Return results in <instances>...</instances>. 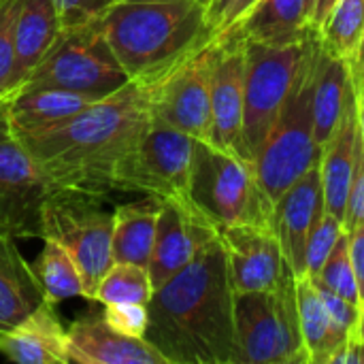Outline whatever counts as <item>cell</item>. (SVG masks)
Listing matches in <instances>:
<instances>
[{
	"instance_id": "40",
	"label": "cell",
	"mask_w": 364,
	"mask_h": 364,
	"mask_svg": "<svg viewBox=\"0 0 364 364\" xmlns=\"http://www.w3.org/2000/svg\"><path fill=\"white\" fill-rule=\"evenodd\" d=\"M230 0H211L207 6H205V21H207V28L209 32L215 30V26L220 23V19L224 17L226 9H228Z\"/></svg>"
},
{
	"instance_id": "26",
	"label": "cell",
	"mask_w": 364,
	"mask_h": 364,
	"mask_svg": "<svg viewBox=\"0 0 364 364\" xmlns=\"http://www.w3.org/2000/svg\"><path fill=\"white\" fill-rule=\"evenodd\" d=\"M62 32V23L53 0H19L15 21L17 75L19 85L26 75L43 60Z\"/></svg>"
},
{
	"instance_id": "25",
	"label": "cell",
	"mask_w": 364,
	"mask_h": 364,
	"mask_svg": "<svg viewBox=\"0 0 364 364\" xmlns=\"http://www.w3.org/2000/svg\"><path fill=\"white\" fill-rule=\"evenodd\" d=\"M296 301L309 360L311 364H331V358L343 348L352 333L343 328L328 311L309 275L296 277Z\"/></svg>"
},
{
	"instance_id": "1",
	"label": "cell",
	"mask_w": 364,
	"mask_h": 364,
	"mask_svg": "<svg viewBox=\"0 0 364 364\" xmlns=\"http://www.w3.org/2000/svg\"><path fill=\"white\" fill-rule=\"evenodd\" d=\"M166 70L130 79L122 90L94 100L79 113L17 136L53 183L107 198L115 192L117 166L154 122L151 98Z\"/></svg>"
},
{
	"instance_id": "10",
	"label": "cell",
	"mask_w": 364,
	"mask_h": 364,
	"mask_svg": "<svg viewBox=\"0 0 364 364\" xmlns=\"http://www.w3.org/2000/svg\"><path fill=\"white\" fill-rule=\"evenodd\" d=\"M215 53L218 41L213 36L203 38L162 75L151 98L156 122L209 145L213 139L211 79Z\"/></svg>"
},
{
	"instance_id": "43",
	"label": "cell",
	"mask_w": 364,
	"mask_h": 364,
	"mask_svg": "<svg viewBox=\"0 0 364 364\" xmlns=\"http://www.w3.org/2000/svg\"><path fill=\"white\" fill-rule=\"evenodd\" d=\"M198 2H200V4H205V6H207V4H209V2H211V0H198Z\"/></svg>"
},
{
	"instance_id": "5",
	"label": "cell",
	"mask_w": 364,
	"mask_h": 364,
	"mask_svg": "<svg viewBox=\"0 0 364 364\" xmlns=\"http://www.w3.org/2000/svg\"><path fill=\"white\" fill-rule=\"evenodd\" d=\"M316 43L318 34L314 32L286 102L254 160V171L273 200H277L311 166L320 164L322 158V147L316 141L314 128Z\"/></svg>"
},
{
	"instance_id": "16",
	"label": "cell",
	"mask_w": 364,
	"mask_h": 364,
	"mask_svg": "<svg viewBox=\"0 0 364 364\" xmlns=\"http://www.w3.org/2000/svg\"><path fill=\"white\" fill-rule=\"evenodd\" d=\"M322 213L324 188L320 164H316L275 200L273 228L279 237L284 256L296 277L305 275L307 239Z\"/></svg>"
},
{
	"instance_id": "19",
	"label": "cell",
	"mask_w": 364,
	"mask_h": 364,
	"mask_svg": "<svg viewBox=\"0 0 364 364\" xmlns=\"http://www.w3.org/2000/svg\"><path fill=\"white\" fill-rule=\"evenodd\" d=\"M311 34L305 17V0H258L228 30L213 38L241 36L264 45H292L307 41Z\"/></svg>"
},
{
	"instance_id": "44",
	"label": "cell",
	"mask_w": 364,
	"mask_h": 364,
	"mask_svg": "<svg viewBox=\"0 0 364 364\" xmlns=\"http://www.w3.org/2000/svg\"><path fill=\"white\" fill-rule=\"evenodd\" d=\"M0 100H2V98H0Z\"/></svg>"
},
{
	"instance_id": "22",
	"label": "cell",
	"mask_w": 364,
	"mask_h": 364,
	"mask_svg": "<svg viewBox=\"0 0 364 364\" xmlns=\"http://www.w3.org/2000/svg\"><path fill=\"white\" fill-rule=\"evenodd\" d=\"M43 301L36 273L17 250L15 237L0 232V331L21 322Z\"/></svg>"
},
{
	"instance_id": "21",
	"label": "cell",
	"mask_w": 364,
	"mask_h": 364,
	"mask_svg": "<svg viewBox=\"0 0 364 364\" xmlns=\"http://www.w3.org/2000/svg\"><path fill=\"white\" fill-rule=\"evenodd\" d=\"M358 115H356V92L346 107L339 128L331 136V141L322 147L320 173L324 188V209L333 213L337 220L346 218V205L356 162V141H358Z\"/></svg>"
},
{
	"instance_id": "31",
	"label": "cell",
	"mask_w": 364,
	"mask_h": 364,
	"mask_svg": "<svg viewBox=\"0 0 364 364\" xmlns=\"http://www.w3.org/2000/svg\"><path fill=\"white\" fill-rule=\"evenodd\" d=\"M19 0H0V98L11 96L19 87L15 21Z\"/></svg>"
},
{
	"instance_id": "35",
	"label": "cell",
	"mask_w": 364,
	"mask_h": 364,
	"mask_svg": "<svg viewBox=\"0 0 364 364\" xmlns=\"http://www.w3.org/2000/svg\"><path fill=\"white\" fill-rule=\"evenodd\" d=\"M364 224V141L363 134L358 132L356 141V162H354V173H352V183H350V194H348V205H346V218H343V230L352 232L354 228Z\"/></svg>"
},
{
	"instance_id": "42",
	"label": "cell",
	"mask_w": 364,
	"mask_h": 364,
	"mask_svg": "<svg viewBox=\"0 0 364 364\" xmlns=\"http://www.w3.org/2000/svg\"><path fill=\"white\" fill-rule=\"evenodd\" d=\"M352 68H354V70H364V41L363 47H360V53H358V60L352 64Z\"/></svg>"
},
{
	"instance_id": "18",
	"label": "cell",
	"mask_w": 364,
	"mask_h": 364,
	"mask_svg": "<svg viewBox=\"0 0 364 364\" xmlns=\"http://www.w3.org/2000/svg\"><path fill=\"white\" fill-rule=\"evenodd\" d=\"M55 305L43 301L15 326L0 331V354L19 364H68L66 326L58 320Z\"/></svg>"
},
{
	"instance_id": "29",
	"label": "cell",
	"mask_w": 364,
	"mask_h": 364,
	"mask_svg": "<svg viewBox=\"0 0 364 364\" xmlns=\"http://www.w3.org/2000/svg\"><path fill=\"white\" fill-rule=\"evenodd\" d=\"M151 294H154V286H151L147 267L113 262L98 286L96 303H100V305H119V303L147 305L151 301Z\"/></svg>"
},
{
	"instance_id": "13",
	"label": "cell",
	"mask_w": 364,
	"mask_h": 364,
	"mask_svg": "<svg viewBox=\"0 0 364 364\" xmlns=\"http://www.w3.org/2000/svg\"><path fill=\"white\" fill-rule=\"evenodd\" d=\"M226 254L228 277L235 294L275 290L290 269L273 226L243 224L218 232Z\"/></svg>"
},
{
	"instance_id": "17",
	"label": "cell",
	"mask_w": 364,
	"mask_h": 364,
	"mask_svg": "<svg viewBox=\"0 0 364 364\" xmlns=\"http://www.w3.org/2000/svg\"><path fill=\"white\" fill-rule=\"evenodd\" d=\"M66 354L75 364H168L147 339L117 333L102 314L66 326Z\"/></svg>"
},
{
	"instance_id": "28",
	"label": "cell",
	"mask_w": 364,
	"mask_h": 364,
	"mask_svg": "<svg viewBox=\"0 0 364 364\" xmlns=\"http://www.w3.org/2000/svg\"><path fill=\"white\" fill-rule=\"evenodd\" d=\"M318 38L328 53L354 64L364 41V0H339Z\"/></svg>"
},
{
	"instance_id": "30",
	"label": "cell",
	"mask_w": 364,
	"mask_h": 364,
	"mask_svg": "<svg viewBox=\"0 0 364 364\" xmlns=\"http://www.w3.org/2000/svg\"><path fill=\"white\" fill-rule=\"evenodd\" d=\"M316 277H320L339 296L352 301L354 305H360L356 271H354V262H352V254H350V235L346 230L339 237V241H337L335 250L331 252L328 260L324 262L320 275H316Z\"/></svg>"
},
{
	"instance_id": "6",
	"label": "cell",
	"mask_w": 364,
	"mask_h": 364,
	"mask_svg": "<svg viewBox=\"0 0 364 364\" xmlns=\"http://www.w3.org/2000/svg\"><path fill=\"white\" fill-rule=\"evenodd\" d=\"M128 81V73L107 41L102 19H98L62 30L17 90L55 87L100 100L122 90Z\"/></svg>"
},
{
	"instance_id": "12",
	"label": "cell",
	"mask_w": 364,
	"mask_h": 364,
	"mask_svg": "<svg viewBox=\"0 0 364 364\" xmlns=\"http://www.w3.org/2000/svg\"><path fill=\"white\" fill-rule=\"evenodd\" d=\"M62 186L53 183L13 130L0 100V232L41 239L43 209Z\"/></svg>"
},
{
	"instance_id": "20",
	"label": "cell",
	"mask_w": 364,
	"mask_h": 364,
	"mask_svg": "<svg viewBox=\"0 0 364 364\" xmlns=\"http://www.w3.org/2000/svg\"><path fill=\"white\" fill-rule=\"evenodd\" d=\"M352 96H354L352 64L328 53L318 38L316 70H314V128L320 147H324L335 134V130L339 128Z\"/></svg>"
},
{
	"instance_id": "24",
	"label": "cell",
	"mask_w": 364,
	"mask_h": 364,
	"mask_svg": "<svg viewBox=\"0 0 364 364\" xmlns=\"http://www.w3.org/2000/svg\"><path fill=\"white\" fill-rule=\"evenodd\" d=\"M162 200L145 196L143 200L119 205L113 211V260L149 267Z\"/></svg>"
},
{
	"instance_id": "27",
	"label": "cell",
	"mask_w": 364,
	"mask_h": 364,
	"mask_svg": "<svg viewBox=\"0 0 364 364\" xmlns=\"http://www.w3.org/2000/svg\"><path fill=\"white\" fill-rule=\"evenodd\" d=\"M45 245L34 260L32 269L36 273V279L41 284V290L45 294V301L51 305H60L70 299H85V288H83V277L68 254L66 247H62L53 239H43Z\"/></svg>"
},
{
	"instance_id": "14",
	"label": "cell",
	"mask_w": 364,
	"mask_h": 364,
	"mask_svg": "<svg viewBox=\"0 0 364 364\" xmlns=\"http://www.w3.org/2000/svg\"><path fill=\"white\" fill-rule=\"evenodd\" d=\"M215 239L218 230L190 200H162L147 267L154 290L173 279Z\"/></svg>"
},
{
	"instance_id": "32",
	"label": "cell",
	"mask_w": 364,
	"mask_h": 364,
	"mask_svg": "<svg viewBox=\"0 0 364 364\" xmlns=\"http://www.w3.org/2000/svg\"><path fill=\"white\" fill-rule=\"evenodd\" d=\"M343 235V224L337 220L333 213L324 209L322 218L314 226L309 239H307V250H305V275L316 277L320 275L324 262L328 260L331 252L335 250L339 237Z\"/></svg>"
},
{
	"instance_id": "11",
	"label": "cell",
	"mask_w": 364,
	"mask_h": 364,
	"mask_svg": "<svg viewBox=\"0 0 364 364\" xmlns=\"http://www.w3.org/2000/svg\"><path fill=\"white\" fill-rule=\"evenodd\" d=\"M196 139L151 122L141 143L122 160L115 192H143L160 200H190V173Z\"/></svg>"
},
{
	"instance_id": "38",
	"label": "cell",
	"mask_w": 364,
	"mask_h": 364,
	"mask_svg": "<svg viewBox=\"0 0 364 364\" xmlns=\"http://www.w3.org/2000/svg\"><path fill=\"white\" fill-rule=\"evenodd\" d=\"M339 0H316V6H314V13H311V19H309V30L311 32H320L322 26L326 23V19L331 17L333 9L337 6Z\"/></svg>"
},
{
	"instance_id": "15",
	"label": "cell",
	"mask_w": 364,
	"mask_h": 364,
	"mask_svg": "<svg viewBox=\"0 0 364 364\" xmlns=\"http://www.w3.org/2000/svg\"><path fill=\"white\" fill-rule=\"evenodd\" d=\"M215 41H218V53L213 64V79H211V109H213L211 145L237 154L241 141L243 102H245V38L228 36Z\"/></svg>"
},
{
	"instance_id": "36",
	"label": "cell",
	"mask_w": 364,
	"mask_h": 364,
	"mask_svg": "<svg viewBox=\"0 0 364 364\" xmlns=\"http://www.w3.org/2000/svg\"><path fill=\"white\" fill-rule=\"evenodd\" d=\"M350 235V254L356 271V282H358V292H360V305L364 301V224L354 228Z\"/></svg>"
},
{
	"instance_id": "41",
	"label": "cell",
	"mask_w": 364,
	"mask_h": 364,
	"mask_svg": "<svg viewBox=\"0 0 364 364\" xmlns=\"http://www.w3.org/2000/svg\"><path fill=\"white\" fill-rule=\"evenodd\" d=\"M356 337H360L364 341V301L363 305H360V318H358V326H356V333H354Z\"/></svg>"
},
{
	"instance_id": "2",
	"label": "cell",
	"mask_w": 364,
	"mask_h": 364,
	"mask_svg": "<svg viewBox=\"0 0 364 364\" xmlns=\"http://www.w3.org/2000/svg\"><path fill=\"white\" fill-rule=\"evenodd\" d=\"M145 339L168 364H241L235 290L220 237L154 290Z\"/></svg>"
},
{
	"instance_id": "37",
	"label": "cell",
	"mask_w": 364,
	"mask_h": 364,
	"mask_svg": "<svg viewBox=\"0 0 364 364\" xmlns=\"http://www.w3.org/2000/svg\"><path fill=\"white\" fill-rule=\"evenodd\" d=\"M331 364H364V341L360 337L352 335L343 348L331 358Z\"/></svg>"
},
{
	"instance_id": "4",
	"label": "cell",
	"mask_w": 364,
	"mask_h": 364,
	"mask_svg": "<svg viewBox=\"0 0 364 364\" xmlns=\"http://www.w3.org/2000/svg\"><path fill=\"white\" fill-rule=\"evenodd\" d=\"M190 203L218 232L243 224L273 226L275 200L262 188L254 164L200 141L194 145Z\"/></svg>"
},
{
	"instance_id": "3",
	"label": "cell",
	"mask_w": 364,
	"mask_h": 364,
	"mask_svg": "<svg viewBox=\"0 0 364 364\" xmlns=\"http://www.w3.org/2000/svg\"><path fill=\"white\" fill-rule=\"evenodd\" d=\"M102 28L130 79L166 70L211 36L198 0H122L102 17Z\"/></svg>"
},
{
	"instance_id": "23",
	"label": "cell",
	"mask_w": 364,
	"mask_h": 364,
	"mask_svg": "<svg viewBox=\"0 0 364 364\" xmlns=\"http://www.w3.org/2000/svg\"><path fill=\"white\" fill-rule=\"evenodd\" d=\"M92 102L94 100L87 96L55 87H21L4 98L6 117L17 134L45 130Z\"/></svg>"
},
{
	"instance_id": "9",
	"label": "cell",
	"mask_w": 364,
	"mask_h": 364,
	"mask_svg": "<svg viewBox=\"0 0 364 364\" xmlns=\"http://www.w3.org/2000/svg\"><path fill=\"white\" fill-rule=\"evenodd\" d=\"M311 36L292 45H264L245 41V102L237 151L243 160L254 164L286 102L296 70L309 49Z\"/></svg>"
},
{
	"instance_id": "39",
	"label": "cell",
	"mask_w": 364,
	"mask_h": 364,
	"mask_svg": "<svg viewBox=\"0 0 364 364\" xmlns=\"http://www.w3.org/2000/svg\"><path fill=\"white\" fill-rule=\"evenodd\" d=\"M354 92H356V115H358V128L364 141V70H354Z\"/></svg>"
},
{
	"instance_id": "45",
	"label": "cell",
	"mask_w": 364,
	"mask_h": 364,
	"mask_svg": "<svg viewBox=\"0 0 364 364\" xmlns=\"http://www.w3.org/2000/svg\"><path fill=\"white\" fill-rule=\"evenodd\" d=\"M119 2H122V0H119Z\"/></svg>"
},
{
	"instance_id": "8",
	"label": "cell",
	"mask_w": 364,
	"mask_h": 364,
	"mask_svg": "<svg viewBox=\"0 0 364 364\" xmlns=\"http://www.w3.org/2000/svg\"><path fill=\"white\" fill-rule=\"evenodd\" d=\"M102 198L92 192L60 188L43 209L41 239H53L77 262L85 299L96 301L98 286L113 260V211L102 209Z\"/></svg>"
},
{
	"instance_id": "34",
	"label": "cell",
	"mask_w": 364,
	"mask_h": 364,
	"mask_svg": "<svg viewBox=\"0 0 364 364\" xmlns=\"http://www.w3.org/2000/svg\"><path fill=\"white\" fill-rule=\"evenodd\" d=\"M102 318L105 322L115 328L122 335L128 337H143L147 333L149 324V311L147 305H136V303H119V305H102Z\"/></svg>"
},
{
	"instance_id": "33",
	"label": "cell",
	"mask_w": 364,
	"mask_h": 364,
	"mask_svg": "<svg viewBox=\"0 0 364 364\" xmlns=\"http://www.w3.org/2000/svg\"><path fill=\"white\" fill-rule=\"evenodd\" d=\"M119 0H53L62 30L102 19Z\"/></svg>"
},
{
	"instance_id": "7",
	"label": "cell",
	"mask_w": 364,
	"mask_h": 364,
	"mask_svg": "<svg viewBox=\"0 0 364 364\" xmlns=\"http://www.w3.org/2000/svg\"><path fill=\"white\" fill-rule=\"evenodd\" d=\"M235 331L241 364H311L294 273L275 290L235 294Z\"/></svg>"
}]
</instances>
